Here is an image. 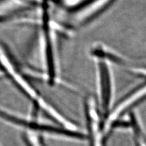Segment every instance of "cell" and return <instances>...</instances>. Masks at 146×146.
<instances>
[{
  "label": "cell",
  "mask_w": 146,
  "mask_h": 146,
  "mask_svg": "<svg viewBox=\"0 0 146 146\" xmlns=\"http://www.w3.org/2000/svg\"><path fill=\"white\" fill-rule=\"evenodd\" d=\"M86 113L90 146H105L102 137V125L100 124L98 113H97L96 109L91 100L87 102Z\"/></svg>",
  "instance_id": "6da1fadb"
},
{
  "label": "cell",
  "mask_w": 146,
  "mask_h": 146,
  "mask_svg": "<svg viewBox=\"0 0 146 146\" xmlns=\"http://www.w3.org/2000/svg\"><path fill=\"white\" fill-rule=\"evenodd\" d=\"M100 96L102 108L105 115H109L112 100V86L110 74L108 68L105 62L99 63Z\"/></svg>",
  "instance_id": "7a4b0ae2"
},
{
  "label": "cell",
  "mask_w": 146,
  "mask_h": 146,
  "mask_svg": "<svg viewBox=\"0 0 146 146\" xmlns=\"http://www.w3.org/2000/svg\"><path fill=\"white\" fill-rule=\"evenodd\" d=\"M26 139L30 144L31 146H42L40 143L38 138L35 133L27 131L26 133Z\"/></svg>",
  "instance_id": "3957f363"
}]
</instances>
